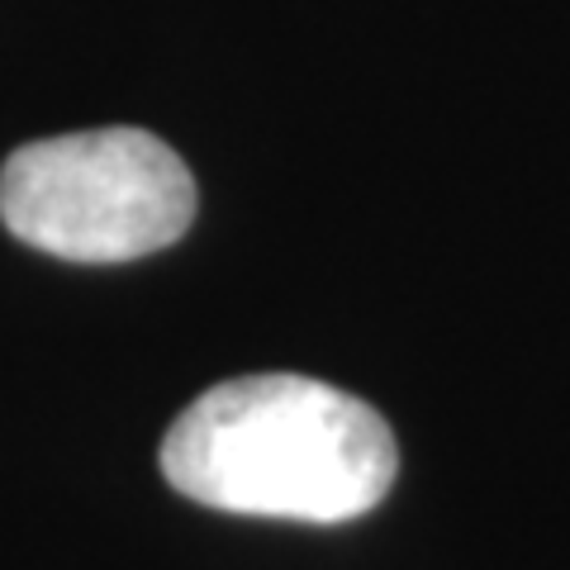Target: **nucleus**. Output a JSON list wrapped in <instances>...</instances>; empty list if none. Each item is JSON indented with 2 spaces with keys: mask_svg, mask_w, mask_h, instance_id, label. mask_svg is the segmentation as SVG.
Returning <instances> with one entry per match:
<instances>
[{
  "mask_svg": "<svg viewBox=\"0 0 570 570\" xmlns=\"http://www.w3.org/2000/svg\"><path fill=\"white\" fill-rule=\"evenodd\" d=\"M400 448L366 400L314 376H238L205 390L163 442V475L205 509L347 523L395 485Z\"/></svg>",
  "mask_w": 570,
  "mask_h": 570,
  "instance_id": "nucleus-1",
  "label": "nucleus"
},
{
  "mask_svg": "<svg viewBox=\"0 0 570 570\" xmlns=\"http://www.w3.org/2000/svg\"><path fill=\"white\" fill-rule=\"evenodd\" d=\"M0 219L62 262H134L186 238L195 176L148 129L39 138L0 167Z\"/></svg>",
  "mask_w": 570,
  "mask_h": 570,
  "instance_id": "nucleus-2",
  "label": "nucleus"
}]
</instances>
